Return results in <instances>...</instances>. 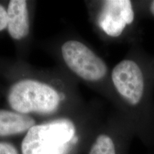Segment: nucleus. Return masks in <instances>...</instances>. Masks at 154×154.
I'll return each mask as SVG.
<instances>
[{
    "label": "nucleus",
    "mask_w": 154,
    "mask_h": 154,
    "mask_svg": "<svg viewBox=\"0 0 154 154\" xmlns=\"http://www.w3.org/2000/svg\"><path fill=\"white\" fill-rule=\"evenodd\" d=\"M76 128L68 119L35 125L22 143V154H66L70 143H76Z\"/></svg>",
    "instance_id": "2"
},
{
    "label": "nucleus",
    "mask_w": 154,
    "mask_h": 154,
    "mask_svg": "<svg viewBox=\"0 0 154 154\" xmlns=\"http://www.w3.org/2000/svg\"><path fill=\"white\" fill-rule=\"evenodd\" d=\"M13 110L22 114H51L60 105L61 97L49 84L34 79H22L13 84L7 94Z\"/></svg>",
    "instance_id": "3"
},
{
    "label": "nucleus",
    "mask_w": 154,
    "mask_h": 154,
    "mask_svg": "<svg viewBox=\"0 0 154 154\" xmlns=\"http://www.w3.org/2000/svg\"><path fill=\"white\" fill-rule=\"evenodd\" d=\"M88 154H116L113 138L108 134H99L91 146Z\"/></svg>",
    "instance_id": "8"
},
{
    "label": "nucleus",
    "mask_w": 154,
    "mask_h": 154,
    "mask_svg": "<svg viewBox=\"0 0 154 154\" xmlns=\"http://www.w3.org/2000/svg\"><path fill=\"white\" fill-rule=\"evenodd\" d=\"M150 68H151L152 76H153L154 79V57H151V59H150Z\"/></svg>",
    "instance_id": "12"
},
{
    "label": "nucleus",
    "mask_w": 154,
    "mask_h": 154,
    "mask_svg": "<svg viewBox=\"0 0 154 154\" xmlns=\"http://www.w3.org/2000/svg\"><path fill=\"white\" fill-rule=\"evenodd\" d=\"M8 15L7 29L11 37L21 40L29 33V19L27 3L25 0H11L7 9Z\"/></svg>",
    "instance_id": "6"
},
{
    "label": "nucleus",
    "mask_w": 154,
    "mask_h": 154,
    "mask_svg": "<svg viewBox=\"0 0 154 154\" xmlns=\"http://www.w3.org/2000/svg\"><path fill=\"white\" fill-rule=\"evenodd\" d=\"M140 19L136 1L131 0L100 2L95 15L96 26L106 37L119 38L128 34L134 43Z\"/></svg>",
    "instance_id": "4"
},
{
    "label": "nucleus",
    "mask_w": 154,
    "mask_h": 154,
    "mask_svg": "<svg viewBox=\"0 0 154 154\" xmlns=\"http://www.w3.org/2000/svg\"><path fill=\"white\" fill-rule=\"evenodd\" d=\"M151 57L138 42L128 57L111 72L113 89L126 112L140 127L154 124V79L150 68Z\"/></svg>",
    "instance_id": "1"
},
{
    "label": "nucleus",
    "mask_w": 154,
    "mask_h": 154,
    "mask_svg": "<svg viewBox=\"0 0 154 154\" xmlns=\"http://www.w3.org/2000/svg\"><path fill=\"white\" fill-rule=\"evenodd\" d=\"M35 125L34 119L29 116L0 109V137L22 134Z\"/></svg>",
    "instance_id": "7"
},
{
    "label": "nucleus",
    "mask_w": 154,
    "mask_h": 154,
    "mask_svg": "<svg viewBox=\"0 0 154 154\" xmlns=\"http://www.w3.org/2000/svg\"><path fill=\"white\" fill-rule=\"evenodd\" d=\"M140 15L142 19L149 18L154 20V0L136 1Z\"/></svg>",
    "instance_id": "9"
},
{
    "label": "nucleus",
    "mask_w": 154,
    "mask_h": 154,
    "mask_svg": "<svg viewBox=\"0 0 154 154\" xmlns=\"http://www.w3.org/2000/svg\"><path fill=\"white\" fill-rule=\"evenodd\" d=\"M61 55L66 66L86 82L103 84L108 78L105 61L82 42L70 40L61 46Z\"/></svg>",
    "instance_id": "5"
},
{
    "label": "nucleus",
    "mask_w": 154,
    "mask_h": 154,
    "mask_svg": "<svg viewBox=\"0 0 154 154\" xmlns=\"http://www.w3.org/2000/svg\"><path fill=\"white\" fill-rule=\"evenodd\" d=\"M0 154H19L16 148L7 142H0Z\"/></svg>",
    "instance_id": "10"
},
{
    "label": "nucleus",
    "mask_w": 154,
    "mask_h": 154,
    "mask_svg": "<svg viewBox=\"0 0 154 154\" xmlns=\"http://www.w3.org/2000/svg\"><path fill=\"white\" fill-rule=\"evenodd\" d=\"M8 15L7 11L2 5H0V32L7 28Z\"/></svg>",
    "instance_id": "11"
}]
</instances>
